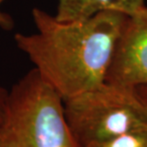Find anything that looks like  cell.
I'll return each mask as SVG.
<instances>
[{
  "instance_id": "1",
  "label": "cell",
  "mask_w": 147,
  "mask_h": 147,
  "mask_svg": "<svg viewBox=\"0 0 147 147\" xmlns=\"http://www.w3.org/2000/svg\"><path fill=\"white\" fill-rule=\"evenodd\" d=\"M36 33L14 41L63 101L105 83L117 41L128 15L106 11L84 21L62 22L47 11H32Z\"/></svg>"
},
{
  "instance_id": "2",
  "label": "cell",
  "mask_w": 147,
  "mask_h": 147,
  "mask_svg": "<svg viewBox=\"0 0 147 147\" xmlns=\"http://www.w3.org/2000/svg\"><path fill=\"white\" fill-rule=\"evenodd\" d=\"M0 147H80L67 123L63 100L34 67L9 90Z\"/></svg>"
},
{
  "instance_id": "3",
  "label": "cell",
  "mask_w": 147,
  "mask_h": 147,
  "mask_svg": "<svg viewBox=\"0 0 147 147\" xmlns=\"http://www.w3.org/2000/svg\"><path fill=\"white\" fill-rule=\"evenodd\" d=\"M64 102L65 116L80 147H96L147 126V106L136 87L105 82Z\"/></svg>"
},
{
  "instance_id": "4",
  "label": "cell",
  "mask_w": 147,
  "mask_h": 147,
  "mask_svg": "<svg viewBox=\"0 0 147 147\" xmlns=\"http://www.w3.org/2000/svg\"><path fill=\"white\" fill-rule=\"evenodd\" d=\"M105 82L137 87L147 84V7L128 16Z\"/></svg>"
},
{
  "instance_id": "5",
  "label": "cell",
  "mask_w": 147,
  "mask_h": 147,
  "mask_svg": "<svg viewBox=\"0 0 147 147\" xmlns=\"http://www.w3.org/2000/svg\"><path fill=\"white\" fill-rule=\"evenodd\" d=\"M144 7L145 0H58L55 16L62 22L84 21L106 11L131 16Z\"/></svg>"
},
{
  "instance_id": "6",
  "label": "cell",
  "mask_w": 147,
  "mask_h": 147,
  "mask_svg": "<svg viewBox=\"0 0 147 147\" xmlns=\"http://www.w3.org/2000/svg\"><path fill=\"white\" fill-rule=\"evenodd\" d=\"M96 147H147V126L127 132Z\"/></svg>"
},
{
  "instance_id": "7",
  "label": "cell",
  "mask_w": 147,
  "mask_h": 147,
  "mask_svg": "<svg viewBox=\"0 0 147 147\" xmlns=\"http://www.w3.org/2000/svg\"><path fill=\"white\" fill-rule=\"evenodd\" d=\"M4 1L6 0H0V6ZM0 28L4 30H8V32H10L14 28V21L12 16L9 13L2 11L1 10H0Z\"/></svg>"
},
{
  "instance_id": "8",
  "label": "cell",
  "mask_w": 147,
  "mask_h": 147,
  "mask_svg": "<svg viewBox=\"0 0 147 147\" xmlns=\"http://www.w3.org/2000/svg\"><path fill=\"white\" fill-rule=\"evenodd\" d=\"M9 91L4 87L0 86V125H1L3 118H4L5 109H6V104H7Z\"/></svg>"
},
{
  "instance_id": "9",
  "label": "cell",
  "mask_w": 147,
  "mask_h": 147,
  "mask_svg": "<svg viewBox=\"0 0 147 147\" xmlns=\"http://www.w3.org/2000/svg\"><path fill=\"white\" fill-rule=\"evenodd\" d=\"M137 93L140 100L142 101V102L147 106V84L145 86H139L136 87Z\"/></svg>"
}]
</instances>
